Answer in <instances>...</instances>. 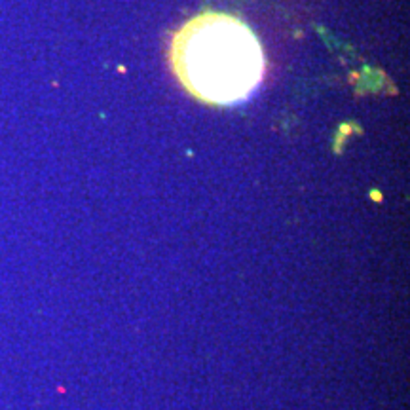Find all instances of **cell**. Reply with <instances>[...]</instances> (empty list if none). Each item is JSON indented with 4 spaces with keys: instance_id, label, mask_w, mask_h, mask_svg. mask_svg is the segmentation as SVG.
I'll return each instance as SVG.
<instances>
[{
    "instance_id": "cell-1",
    "label": "cell",
    "mask_w": 410,
    "mask_h": 410,
    "mask_svg": "<svg viewBox=\"0 0 410 410\" xmlns=\"http://www.w3.org/2000/svg\"><path fill=\"white\" fill-rule=\"evenodd\" d=\"M171 67L199 101L234 105L255 91L264 76V53L253 31L226 14H201L175 34Z\"/></svg>"
}]
</instances>
